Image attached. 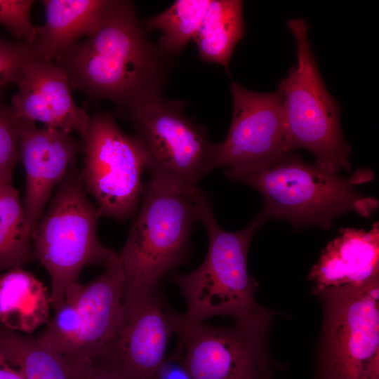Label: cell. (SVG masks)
<instances>
[{"instance_id":"obj_8","label":"cell","mask_w":379,"mask_h":379,"mask_svg":"<svg viewBox=\"0 0 379 379\" xmlns=\"http://www.w3.org/2000/svg\"><path fill=\"white\" fill-rule=\"evenodd\" d=\"M124 115L133 124L151 178L191 189L215 168L216 143L185 113L184 102L149 95Z\"/></svg>"},{"instance_id":"obj_15","label":"cell","mask_w":379,"mask_h":379,"mask_svg":"<svg viewBox=\"0 0 379 379\" xmlns=\"http://www.w3.org/2000/svg\"><path fill=\"white\" fill-rule=\"evenodd\" d=\"M105 271L91 281L72 285L80 319V328L70 361L96 360L113 338L124 311L125 279L117 252Z\"/></svg>"},{"instance_id":"obj_27","label":"cell","mask_w":379,"mask_h":379,"mask_svg":"<svg viewBox=\"0 0 379 379\" xmlns=\"http://www.w3.org/2000/svg\"><path fill=\"white\" fill-rule=\"evenodd\" d=\"M77 379H119L113 373L94 361L87 359L71 361Z\"/></svg>"},{"instance_id":"obj_24","label":"cell","mask_w":379,"mask_h":379,"mask_svg":"<svg viewBox=\"0 0 379 379\" xmlns=\"http://www.w3.org/2000/svg\"><path fill=\"white\" fill-rule=\"evenodd\" d=\"M41 58L34 42H13L0 38V88L18 83L26 65Z\"/></svg>"},{"instance_id":"obj_28","label":"cell","mask_w":379,"mask_h":379,"mask_svg":"<svg viewBox=\"0 0 379 379\" xmlns=\"http://www.w3.org/2000/svg\"><path fill=\"white\" fill-rule=\"evenodd\" d=\"M0 379H25L20 371L8 361L1 350Z\"/></svg>"},{"instance_id":"obj_13","label":"cell","mask_w":379,"mask_h":379,"mask_svg":"<svg viewBox=\"0 0 379 379\" xmlns=\"http://www.w3.org/2000/svg\"><path fill=\"white\" fill-rule=\"evenodd\" d=\"M19 121V160L25 171L22 203L32 232L53 189L75 165L81 145L65 131L47 126L38 128L27 120Z\"/></svg>"},{"instance_id":"obj_2","label":"cell","mask_w":379,"mask_h":379,"mask_svg":"<svg viewBox=\"0 0 379 379\" xmlns=\"http://www.w3.org/2000/svg\"><path fill=\"white\" fill-rule=\"evenodd\" d=\"M224 174L260 192L265 199L260 213L266 220H284L296 228L318 225L329 229L345 213L369 218L378 208L375 198L356 190L357 185L373 180L374 173L368 168L341 177L288 153L267 166L228 168Z\"/></svg>"},{"instance_id":"obj_4","label":"cell","mask_w":379,"mask_h":379,"mask_svg":"<svg viewBox=\"0 0 379 379\" xmlns=\"http://www.w3.org/2000/svg\"><path fill=\"white\" fill-rule=\"evenodd\" d=\"M195 202L208 248L197 270L173 278L187 305L185 314L178 315L175 332L217 315L239 319L259 307L254 297L256 286L248 271V251L254 233L267 220L260 212L245 228L227 232L218 225L209 198L198 186Z\"/></svg>"},{"instance_id":"obj_14","label":"cell","mask_w":379,"mask_h":379,"mask_svg":"<svg viewBox=\"0 0 379 379\" xmlns=\"http://www.w3.org/2000/svg\"><path fill=\"white\" fill-rule=\"evenodd\" d=\"M11 107L17 118L82 137L90 117L74 102L66 72L54 62L35 59L29 62L17 83Z\"/></svg>"},{"instance_id":"obj_18","label":"cell","mask_w":379,"mask_h":379,"mask_svg":"<svg viewBox=\"0 0 379 379\" xmlns=\"http://www.w3.org/2000/svg\"><path fill=\"white\" fill-rule=\"evenodd\" d=\"M51 305L46 286L23 267L0 274V324L14 331L31 333L47 324Z\"/></svg>"},{"instance_id":"obj_11","label":"cell","mask_w":379,"mask_h":379,"mask_svg":"<svg viewBox=\"0 0 379 379\" xmlns=\"http://www.w3.org/2000/svg\"><path fill=\"white\" fill-rule=\"evenodd\" d=\"M233 116L227 134L216 143L215 168H259L270 165L286 153L282 96L248 90L237 82L230 87Z\"/></svg>"},{"instance_id":"obj_23","label":"cell","mask_w":379,"mask_h":379,"mask_svg":"<svg viewBox=\"0 0 379 379\" xmlns=\"http://www.w3.org/2000/svg\"><path fill=\"white\" fill-rule=\"evenodd\" d=\"M20 121L11 105L0 100V185L13 183L19 160Z\"/></svg>"},{"instance_id":"obj_7","label":"cell","mask_w":379,"mask_h":379,"mask_svg":"<svg viewBox=\"0 0 379 379\" xmlns=\"http://www.w3.org/2000/svg\"><path fill=\"white\" fill-rule=\"evenodd\" d=\"M314 293L324 318L314 379H379V277Z\"/></svg>"},{"instance_id":"obj_6","label":"cell","mask_w":379,"mask_h":379,"mask_svg":"<svg viewBox=\"0 0 379 379\" xmlns=\"http://www.w3.org/2000/svg\"><path fill=\"white\" fill-rule=\"evenodd\" d=\"M287 27L295 39L297 62L278 88L286 126L284 151L303 148L315 156L318 167L333 173L350 171L351 148L341 130L340 107L321 79L307 39V22L293 18Z\"/></svg>"},{"instance_id":"obj_12","label":"cell","mask_w":379,"mask_h":379,"mask_svg":"<svg viewBox=\"0 0 379 379\" xmlns=\"http://www.w3.org/2000/svg\"><path fill=\"white\" fill-rule=\"evenodd\" d=\"M177 314L167 311L155 293L140 304L124 307L113 338L93 361L119 379H150L166 359Z\"/></svg>"},{"instance_id":"obj_25","label":"cell","mask_w":379,"mask_h":379,"mask_svg":"<svg viewBox=\"0 0 379 379\" xmlns=\"http://www.w3.org/2000/svg\"><path fill=\"white\" fill-rule=\"evenodd\" d=\"M34 1L0 0V24L22 41L33 42L36 27L31 20Z\"/></svg>"},{"instance_id":"obj_10","label":"cell","mask_w":379,"mask_h":379,"mask_svg":"<svg viewBox=\"0 0 379 379\" xmlns=\"http://www.w3.org/2000/svg\"><path fill=\"white\" fill-rule=\"evenodd\" d=\"M81 138L84 164L79 175L86 192L103 215L119 220L131 218L141 201L142 177L147 169L138 142L103 112L90 117Z\"/></svg>"},{"instance_id":"obj_5","label":"cell","mask_w":379,"mask_h":379,"mask_svg":"<svg viewBox=\"0 0 379 379\" xmlns=\"http://www.w3.org/2000/svg\"><path fill=\"white\" fill-rule=\"evenodd\" d=\"M101 210L86 196L79 173L71 167L47 211L31 232L33 258L49 274L51 305H62L67 288L87 265L107 267L117 252L103 246L96 229Z\"/></svg>"},{"instance_id":"obj_20","label":"cell","mask_w":379,"mask_h":379,"mask_svg":"<svg viewBox=\"0 0 379 379\" xmlns=\"http://www.w3.org/2000/svg\"><path fill=\"white\" fill-rule=\"evenodd\" d=\"M0 350L25 379H77L72 363L46 347L0 324Z\"/></svg>"},{"instance_id":"obj_26","label":"cell","mask_w":379,"mask_h":379,"mask_svg":"<svg viewBox=\"0 0 379 379\" xmlns=\"http://www.w3.org/2000/svg\"><path fill=\"white\" fill-rule=\"evenodd\" d=\"M150 379H192L185 361L183 345L179 340L174 352L164 360Z\"/></svg>"},{"instance_id":"obj_19","label":"cell","mask_w":379,"mask_h":379,"mask_svg":"<svg viewBox=\"0 0 379 379\" xmlns=\"http://www.w3.org/2000/svg\"><path fill=\"white\" fill-rule=\"evenodd\" d=\"M243 5L239 0H211L193 39L202 61L229 72L234 48L245 33Z\"/></svg>"},{"instance_id":"obj_9","label":"cell","mask_w":379,"mask_h":379,"mask_svg":"<svg viewBox=\"0 0 379 379\" xmlns=\"http://www.w3.org/2000/svg\"><path fill=\"white\" fill-rule=\"evenodd\" d=\"M274 312L259 306L231 326L203 323L179 329L192 379H274L267 347Z\"/></svg>"},{"instance_id":"obj_16","label":"cell","mask_w":379,"mask_h":379,"mask_svg":"<svg viewBox=\"0 0 379 379\" xmlns=\"http://www.w3.org/2000/svg\"><path fill=\"white\" fill-rule=\"evenodd\" d=\"M378 277V222L368 230L341 228L310 273L314 291L361 284Z\"/></svg>"},{"instance_id":"obj_17","label":"cell","mask_w":379,"mask_h":379,"mask_svg":"<svg viewBox=\"0 0 379 379\" xmlns=\"http://www.w3.org/2000/svg\"><path fill=\"white\" fill-rule=\"evenodd\" d=\"M46 22L36 27L34 43L42 59L53 61L92 34L100 24L109 0H45Z\"/></svg>"},{"instance_id":"obj_21","label":"cell","mask_w":379,"mask_h":379,"mask_svg":"<svg viewBox=\"0 0 379 379\" xmlns=\"http://www.w3.org/2000/svg\"><path fill=\"white\" fill-rule=\"evenodd\" d=\"M33 258L31 230L19 191L0 185V272L23 267Z\"/></svg>"},{"instance_id":"obj_3","label":"cell","mask_w":379,"mask_h":379,"mask_svg":"<svg viewBox=\"0 0 379 379\" xmlns=\"http://www.w3.org/2000/svg\"><path fill=\"white\" fill-rule=\"evenodd\" d=\"M151 178L139 213L119 253L124 305L135 306L155 293L162 277L182 262L197 219L195 189Z\"/></svg>"},{"instance_id":"obj_1","label":"cell","mask_w":379,"mask_h":379,"mask_svg":"<svg viewBox=\"0 0 379 379\" xmlns=\"http://www.w3.org/2000/svg\"><path fill=\"white\" fill-rule=\"evenodd\" d=\"M170 58L147 36L131 1L109 0L98 28L53 60L71 87L113 102L124 114L136 102L162 95Z\"/></svg>"},{"instance_id":"obj_22","label":"cell","mask_w":379,"mask_h":379,"mask_svg":"<svg viewBox=\"0 0 379 379\" xmlns=\"http://www.w3.org/2000/svg\"><path fill=\"white\" fill-rule=\"evenodd\" d=\"M211 0H177L169 8L146 19L148 29L162 32L157 46L168 58L180 53L194 39Z\"/></svg>"}]
</instances>
